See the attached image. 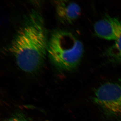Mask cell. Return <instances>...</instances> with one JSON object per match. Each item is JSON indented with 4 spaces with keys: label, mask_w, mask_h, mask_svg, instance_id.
<instances>
[{
    "label": "cell",
    "mask_w": 121,
    "mask_h": 121,
    "mask_svg": "<svg viewBox=\"0 0 121 121\" xmlns=\"http://www.w3.org/2000/svg\"><path fill=\"white\" fill-rule=\"evenodd\" d=\"M48 41L43 18L38 11L32 9L23 18L8 50L20 69L35 74L43 65Z\"/></svg>",
    "instance_id": "cell-1"
},
{
    "label": "cell",
    "mask_w": 121,
    "mask_h": 121,
    "mask_svg": "<svg viewBox=\"0 0 121 121\" xmlns=\"http://www.w3.org/2000/svg\"><path fill=\"white\" fill-rule=\"evenodd\" d=\"M84 53L82 43L66 30H54L48 43L47 54L52 64L57 69L70 71L80 64Z\"/></svg>",
    "instance_id": "cell-2"
},
{
    "label": "cell",
    "mask_w": 121,
    "mask_h": 121,
    "mask_svg": "<svg viewBox=\"0 0 121 121\" xmlns=\"http://www.w3.org/2000/svg\"><path fill=\"white\" fill-rule=\"evenodd\" d=\"M93 100L105 117L121 121V84L105 83L95 91Z\"/></svg>",
    "instance_id": "cell-3"
},
{
    "label": "cell",
    "mask_w": 121,
    "mask_h": 121,
    "mask_svg": "<svg viewBox=\"0 0 121 121\" xmlns=\"http://www.w3.org/2000/svg\"><path fill=\"white\" fill-rule=\"evenodd\" d=\"M94 28L98 37L116 40L121 36V19L107 16L95 22Z\"/></svg>",
    "instance_id": "cell-4"
},
{
    "label": "cell",
    "mask_w": 121,
    "mask_h": 121,
    "mask_svg": "<svg viewBox=\"0 0 121 121\" xmlns=\"http://www.w3.org/2000/svg\"><path fill=\"white\" fill-rule=\"evenodd\" d=\"M54 2L56 17L62 23H72L81 14V8L77 3L68 0Z\"/></svg>",
    "instance_id": "cell-5"
},
{
    "label": "cell",
    "mask_w": 121,
    "mask_h": 121,
    "mask_svg": "<svg viewBox=\"0 0 121 121\" xmlns=\"http://www.w3.org/2000/svg\"><path fill=\"white\" fill-rule=\"evenodd\" d=\"M104 54L110 62L121 63V36L106 50Z\"/></svg>",
    "instance_id": "cell-6"
},
{
    "label": "cell",
    "mask_w": 121,
    "mask_h": 121,
    "mask_svg": "<svg viewBox=\"0 0 121 121\" xmlns=\"http://www.w3.org/2000/svg\"><path fill=\"white\" fill-rule=\"evenodd\" d=\"M4 121H32L23 112L20 111H16L8 118Z\"/></svg>",
    "instance_id": "cell-7"
}]
</instances>
